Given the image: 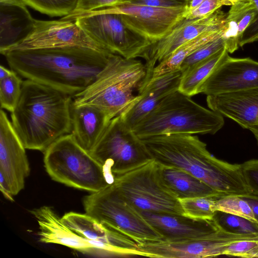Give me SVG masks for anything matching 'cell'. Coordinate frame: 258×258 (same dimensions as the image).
<instances>
[{"label": "cell", "mask_w": 258, "mask_h": 258, "mask_svg": "<svg viewBox=\"0 0 258 258\" xmlns=\"http://www.w3.org/2000/svg\"><path fill=\"white\" fill-rule=\"evenodd\" d=\"M113 54L72 46L13 50L4 55L20 76L73 97L95 81Z\"/></svg>", "instance_id": "6da1fadb"}, {"label": "cell", "mask_w": 258, "mask_h": 258, "mask_svg": "<svg viewBox=\"0 0 258 258\" xmlns=\"http://www.w3.org/2000/svg\"><path fill=\"white\" fill-rule=\"evenodd\" d=\"M141 139L158 163L188 172L222 197L244 198L251 195L241 164H231L216 158L197 136L169 134Z\"/></svg>", "instance_id": "7a4b0ae2"}, {"label": "cell", "mask_w": 258, "mask_h": 258, "mask_svg": "<svg viewBox=\"0 0 258 258\" xmlns=\"http://www.w3.org/2000/svg\"><path fill=\"white\" fill-rule=\"evenodd\" d=\"M73 97L45 84L26 79L11 112L12 125L26 149L44 152L72 132Z\"/></svg>", "instance_id": "3957f363"}, {"label": "cell", "mask_w": 258, "mask_h": 258, "mask_svg": "<svg viewBox=\"0 0 258 258\" xmlns=\"http://www.w3.org/2000/svg\"><path fill=\"white\" fill-rule=\"evenodd\" d=\"M178 90L168 95L133 129L140 139L169 134H215L223 116Z\"/></svg>", "instance_id": "277c9868"}, {"label": "cell", "mask_w": 258, "mask_h": 258, "mask_svg": "<svg viewBox=\"0 0 258 258\" xmlns=\"http://www.w3.org/2000/svg\"><path fill=\"white\" fill-rule=\"evenodd\" d=\"M146 73L141 60L114 54L95 81L73 97L72 104L95 105L112 119L135 99L134 91L140 86Z\"/></svg>", "instance_id": "5b68a950"}, {"label": "cell", "mask_w": 258, "mask_h": 258, "mask_svg": "<svg viewBox=\"0 0 258 258\" xmlns=\"http://www.w3.org/2000/svg\"><path fill=\"white\" fill-rule=\"evenodd\" d=\"M43 162L51 178L67 186L94 192L110 185L102 166L71 133L44 151Z\"/></svg>", "instance_id": "8992f818"}, {"label": "cell", "mask_w": 258, "mask_h": 258, "mask_svg": "<svg viewBox=\"0 0 258 258\" xmlns=\"http://www.w3.org/2000/svg\"><path fill=\"white\" fill-rule=\"evenodd\" d=\"M83 205L85 213L128 235L138 243L163 239L113 183L86 196Z\"/></svg>", "instance_id": "52a82bcc"}, {"label": "cell", "mask_w": 258, "mask_h": 258, "mask_svg": "<svg viewBox=\"0 0 258 258\" xmlns=\"http://www.w3.org/2000/svg\"><path fill=\"white\" fill-rule=\"evenodd\" d=\"M90 153L102 166L110 184L115 175L153 159L142 140L125 124L120 115L110 120Z\"/></svg>", "instance_id": "ba28073f"}, {"label": "cell", "mask_w": 258, "mask_h": 258, "mask_svg": "<svg viewBox=\"0 0 258 258\" xmlns=\"http://www.w3.org/2000/svg\"><path fill=\"white\" fill-rule=\"evenodd\" d=\"M113 183L140 210L183 215L179 200L160 178L154 159L115 175Z\"/></svg>", "instance_id": "9c48e42d"}, {"label": "cell", "mask_w": 258, "mask_h": 258, "mask_svg": "<svg viewBox=\"0 0 258 258\" xmlns=\"http://www.w3.org/2000/svg\"><path fill=\"white\" fill-rule=\"evenodd\" d=\"M61 19L75 21L92 39L112 53L126 59L148 58L153 42L129 28L119 14H70Z\"/></svg>", "instance_id": "30bf717a"}, {"label": "cell", "mask_w": 258, "mask_h": 258, "mask_svg": "<svg viewBox=\"0 0 258 258\" xmlns=\"http://www.w3.org/2000/svg\"><path fill=\"white\" fill-rule=\"evenodd\" d=\"M249 239H258V234L236 233L222 227L215 232L197 237L141 242L137 244V250L139 256L151 257H211L223 255L231 244Z\"/></svg>", "instance_id": "8fae6325"}, {"label": "cell", "mask_w": 258, "mask_h": 258, "mask_svg": "<svg viewBox=\"0 0 258 258\" xmlns=\"http://www.w3.org/2000/svg\"><path fill=\"white\" fill-rule=\"evenodd\" d=\"M185 11V7L168 9L126 2L89 12L72 14H119L129 28L154 43L164 37L184 18Z\"/></svg>", "instance_id": "7c38bea8"}, {"label": "cell", "mask_w": 258, "mask_h": 258, "mask_svg": "<svg viewBox=\"0 0 258 258\" xmlns=\"http://www.w3.org/2000/svg\"><path fill=\"white\" fill-rule=\"evenodd\" d=\"M72 46L110 52L92 39L75 21L62 19L51 21L35 19L30 33L9 51Z\"/></svg>", "instance_id": "4fadbf2b"}, {"label": "cell", "mask_w": 258, "mask_h": 258, "mask_svg": "<svg viewBox=\"0 0 258 258\" xmlns=\"http://www.w3.org/2000/svg\"><path fill=\"white\" fill-rule=\"evenodd\" d=\"M62 222L86 240L96 251L118 256L139 255L138 242L128 235L85 214L66 213Z\"/></svg>", "instance_id": "5bb4252c"}, {"label": "cell", "mask_w": 258, "mask_h": 258, "mask_svg": "<svg viewBox=\"0 0 258 258\" xmlns=\"http://www.w3.org/2000/svg\"><path fill=\"white\" fill-rule=\"evenodd\" d=\"M227 13L219 9L211 15L202 18L180 21L164 37L153 43L145 64L146 78H151L153 70L159 62L168 57L183 43L207 31L224 26Z\"/></svg>", "instance_id": "9a60e30c"}, {"label": "cell", "mask_w": 258, "mask_h": 258, "mask_svg": "<svg viewBox=\"0 0 258 258\" xmlns=\"http://www.w3.org/2000/svg\"><path fill=\"white\" fill-rule=\"evenodd\" d=\"M258 87V61L249 57L229 56L216 67L200 87L207 96Z\"/></svg>", "instance_id": "2e32d148"}, {"label": "cell", "mask_w": 258, "mask_h": 258, "mask_svg": "<svg viewBox=\"0 0 258 258\" xmlns=\"http://www.w3.org/2000/svg\"><path fill=\"white\" fill-rule=\"evenodd\" d=\"M26 148L15 132L5 111H0V173L7 181L13 196L25 186L30 168Z\"/></svg>", "instance_id": "e0dca14e"}, {"label": "cell", "mask_w": 258, "mask_h": 258, "mask_svg": "<svg viewBox=\"0 0 258 258\" xmlns=\"http://www.w3.org/2000/svg\"><path fill=\"white\" fill-rule=\"evenodd\" d=\"M146 221L163 239L177 240L200 237L219 230L222 227L213 217L196 219L184 215L141 210Z\"/></svg>", "instance_id": "ac0fdd59"}, {"label": "cell", "mask_w": 258, "mask_h": 258, "mask_svg": "<svg viewBox=\"0 0 258 258\" xmlns=\"http://www.w3.org/2000/svg\"><path fill=\"white\" fill-rule=\"evenodd\" d=\"M180 79V73L175 72L149 81L119 114L125 124L133 130L163 99L178 90Z\"/></svg>", "instance_id": "d6986e66"}, {"label": "cell", "mask_w": 258, "mask_h": 258, "mask_svg": "<svg viewBox=\"0 0 258 258\" xmlns=\"http://www.w3.org/2000/svg\"><path fill=\"white\" fill-rule=\"evenodd\" d=\"M209 108L243 128L258 124V87L207 96Z\"/></svg>", "instance_id": "ffe728a7"}, {"label": "cell", "mask_w": 258, "mask_h": 258, "mask_svg": "<svg viewBox=\"0 0 258 258\" xmlns=\"http://www.w3.org/2000/svg\"><path fill=\"white\" fill-rule=\"evenodd\" d=\"M35 19L21 0H0V52L4 55L32 30Z\"/></svg>", "instance_id": "44dd1931"}, {"label": "cell", "mask_w": 258, "mask_h": 258, "mask_svg": "<svg viewBox=\"0 0 258 258\" xmlns=\"http://www.w3.org/2000/svg\"><path fill=\"white\" fill-rule=\"evenodd\" d=\"M30 212L38 222L40 242L62 245L83 253L96 251L86 240L66 225L51 207L43 206Z\"/></svg>", "instance_id": "7402d4cb"}, {"label": "cell", "mask_w": 258, "mask_h": 258, "mask_svg": "<svg viewBox=\"0 0 258 258\" xmlns=\"http://www.w3.org/2000/svg\"><path fill=\"white\" fill-rule=\"evenodd\" d=\"M71 116V134L77 142L90 153L111 118L100 108L90 104H72Z\"/></svg>", "instance_id": "603a6c76"}, {"label": "cell", "mask_w": 258, "mask_h": 258, "mask_svg": "<svg viewBox=\"0 0 258 258\" xmlns=\"http://www.w3.org/2000/svg\"><path fill=\"white\" fill-rule=\"evenodd\" d=\"M158 172L163 184L178 199L222 197L202 180L180 168L158 163Z\"/></svg>", "instance_id": "cb8c5ba5"}, {"label": "cell", "mask_w": 258, "mask_h": 258, "mask_svg": "<svg viewBox=\"0 0 258 258\" xmlns=\"http://www.w3.org/2000/svg\"><path fill=\"white\" fill-rule=\"evenodd\" d=\"M257 11L253 0H236L233 2L226 19V28L222 37L225 48L232 53L240 47L245 30L256 19Z\"/></svg>", "instance_id": "d4e9b609"}, {"label": "cell", "mask_w": 258, "mask_h": 258, "mask_svg": "<svg viewBox=\"0 0 258 258\" xmlns=\"http://www.w3.org/2000/svg\"><path fill=\"white\" fill-rule=\"evenodd\" d=\"M226 28L225 24L222 27L205 32L180 45L168 57L155 67L148 82L163 75L180 70L182 62L189 55L206 43L222 36Z\"/></svg>", "instance_id": "484cf974"}, {"label": "cell", "mask_w": 258, "mask_h": 258, "mask_svg": "<svg viewBox=\"0 0 258 258\" xmlns=\"http://www.w3.org/2000/svg\"><path fill=\"white\" fill-rule=\"evenodd\" d=\"M229 56V52L224 48L182 73L178 91L189 97L199 94L203 83Z\"/></svg>", "instance_id": "4316f807"}, {"label": "cell", "mask_w": 258, "mask_h": 258, "mask_svg": "<svg viewBox=\"0 0 258 258\" xmlns=\"http://www.w3.org/2000/svg\"><path fill=\"white\" fill-rule=\"evenodd\" d=\"M220 197H199L178 199L183 215L196 219H211L215 214V202Z\"/></svg>", "instance_id": "83f0119b"}, {"label": "cell", "mask_w": 258, "mask_h": 258, "mask_svg": "<svg viewBox=\"0 0 258 258\" xmlns=\"http://www.w3.org/2000/svg\"><path fill=\"white\" fill-rule=\"evenodd\" d=\"M27 6L51 17L66 16L76 9L79 0H21Z\"/></svg>", "instance_id": "f1b7e54d"}, {"label": "cell", "mask_w": 258, "mask_h": 258, "mask_svg": "<svg viewBox=\"0 0 258 258\" xmlns=\"http://www.w3.org/2000/svg\"><path fill=\"white\" fill-rule=\"evenodd\" d=\"M216 211L244 218L258 224L248 203L240 197L228 196L218 198L215 202Z\"/></svg>", "instance_id": "f546056e"}, {"label": "cell", "mask_w": 258, "mask_h": 258, "mask_svg": "<svg viewBox=\"0 0 258 258\" xmlns=\"http://www.w3.org/2000/svg\"><path fill=\"white\" fill-rule=\"evenodd\" d=\"M23 80L16 72L0 80V103L1 109L12 112L18 101Z\"/></svg>", "instance_id": "4dcf8cb0"}, {"label": "cell", "mask_w": 258, "mask_h": 258, "mask_svg": "<svg viewBox=\"0 0 258 258\" xmlns=\"http://www.w3.org/2000/svg\"><path fill=\"white\" fill-rule=\"evenodd\" d=\"M214 218L228 231L245 234H258V224L244 218L219 211H216Z\"/></svg>", "instance_id": "1f68e13d"}, {"label": "cell", "mask_w": 258, "mask_h": 258, "mask_svg": "<svg viewBox=\"0 0 258 258\" xmlns=\"http://www.w3.org/2000/svg\"><path fill=\"white\" fill-rule=\"evenodd\" d=\"M224 48V42L222 36L202 45L183 60L180 67L181 73L192 66L210 57Z\"/></svg>", "instance_id": "d6a6232c"}, {"label": "cell", "mask_w": 258, "mask_h": 258, "mask_svg": "<svg viewBox=\"0 0 258 258\" xmlns=\"http://www.w3.org/2000/svg\"><path fill=\"white\" fill-rule=\"evenodd\" d=\"M223 255L254 257L258 255V239L243 240L230 245Z\"/></svg>", "instance_id": "836d02e7"}, {"label": "cell", "mask_w": 258, "mask_h": 258, "mask_svg": "<svg viewBox=\"0 0 258 258\" xmlns=\"http://www.w3.org/2000/svg\"><path fill=\"white\" fill-rule=\"evenodd\" d=\"M230 0H204L197 8L185 12L184 18L195 19L207 17L224 6H231Z\"/></svg>", "instance_id": "e575fe53"}, {"label": "cell", "mask_w": 258, "mask_h": 258, "mask_svg": "<svg viewBox=\"0 0 258 258\" xmlns=\"http://www.w3.org/2000/svg\"><path fill=\"white\" fill-rule=\"evenodd\" d=\"M243 175L251 195L258 198V159H253L241 164Z\"/></svg>", "instance_id": "d590c367"}, {"label": "cell", "mask_w": 258, "mask_h": 258, "mask_svg": "<svg viewBox=\"0 0 258 258\" xmlns=\"http://www.w3.org/2000/svg\"><path fill=\"white\" fill-rule=\"evenodd\" d=\"M130 0H79L76 9L71 14H79L126 3Z\"/></svg>", "instance_id": "8d00e7d4"}, {"label": "cell", "mask_w": 258, "mask_h": 258, "mask_svg": "<svg viewBox=\"0 0 258 258\" xmlns=\"http://www.w3.org/2000/svg\"><path fill=\"white\" fill-rule=\"evenodd\" d=\"M188 1L189 0H130L128 3L157 8L173 9L186 7Z\"/></svg>", "instance_id": "74e56055"}, {"label": "cell", "mask_w": 258, "mask_h": 258, "mask_svg": "<svg viewBox=\"0 0 258 258\" xmlns=\"http://www.w3.org/2000/svg\"><path fill=\"white\" fill-rule=\"evenodd\" d=\"M257 9L256 19L245 30L240 42V47L258 41V0H253Z\"/></svg>", "instance_id": "f35d334b"}, {"label": "cell", "mask_w": 258, "mask_h": 258, "mask_svg": "<svg viewBox=\"0 0 258 258\" xmlns=\"http://www.w3.org/2000/svg\"><path fill=\"white\" fill-rule=\"evenodd\" d=\"M0 189L4 196L10 201H14L13 196L3 175L0 173Z\"/></svg>", "instance_id": "ab89813d"}, {"label": "cell", "mask_w": 258, "mask_h": 258, "mask_svg": "<svg viewBox=\"0 0 258 258\" xmlns=\"http://www.w3.org/2000/svg\"><path fill=\"white\" fill-rule=\"evenodd\" d=\"M242 198L247 201L250 205L254 215L258 221V198L251 195L247 197Z\"/></svg>", "instance_id": "60d3db41"}, {"label": "cell", "mask_w": 258, "mask_h": 258, "mask_svg": "<svg viewBox=\"0 0 258 258\" xmlns=\"http://www.w3.org/2000/svg\"><path fill=\"white\" fill-rule=\"evenodd\" d=\"M204 0H189L185 7V12L191 11L199 7Z\"/></svg>", "instance_id": "b9f144b4"}, {"label": "cell", "mask_w": 258, "mask_h": 258, "mask_svg": "<svg viewBox=\"0 0 258 258\" xmlns=\"http://www.w3.org/2000/svg\"><path fill=\"white\" fill-rule=\"evenodd\" d=\"M14 72V71L11 69L9 70L5 67L1 65L0 66V80L5 79L12 75Z\"/></svg>", "instance_id": "7bdbcfd3"}, {"label": "cell", "mask_w": 258, "mask_h": 258, "mask_svg": "<svg viewBox=\"0 0 258 258\" xmlns=\"http://www.w3.org/2000/svg\"><path fill=\"white\" fill-rule=\"evenodd\" d=\"M248 130L252 133L258 144V124L250 126Z\"/></svg>", "instance_id": "ee69618b"}, {"label": "cell", "mask_w": 258, "mask_h": 258, "mask_svg": "<svg viewBox=\"0 0 258 258\" xmlns=\"http://www.w3.org/2000/svg\"><path fill=\"white\" fill-rule=\"evenodd\" d=\"M230 1H231L233 3L234 1H236V0H230Z\"/></svg>", "instance_id": "f6af8a7d"}]
</instances>
